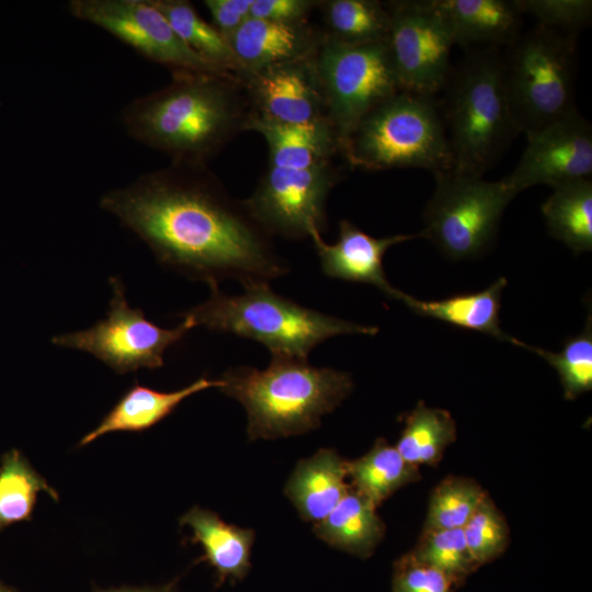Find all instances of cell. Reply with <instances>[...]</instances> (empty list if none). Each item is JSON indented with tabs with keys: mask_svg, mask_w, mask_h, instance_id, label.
I'll return each instance as SVG.
<instances>
[{
	"mask_svg": "<svg viewBox=\"0 0 592 592\" xmlns=\"http://www.w3.org/2000/svg\"><path fill=\"white\" fill-rule=\"evenodd\" d=\"M315 62L340 149L365 115L402 90L386 42L346 44L322 34Z\"/></svg>",
	"mask_w": 592,
	"mask_h": 592,
	"instance_id": "cell-9",
	"label": "cell"
},
{
	"mask_svg": "<svg viewBox=\"0 0 592 592\" xmlns=\"http://www.w3.org/2000/svg\"><path fill=\"white\" fill-rule=\"evenodd\" d=\"M327 26L325 35L346 44L386 42L389 12L375 0H328L320 2Z\"/></svg>",
	"mask_w": 592,
	"mask_h": 592,
	"instance_id": "cell-29",
	"label": "cell"
},
{
	"mask_svg": "<svg viewBox=\"0 0 592 592\" xmlns=\"http://www.w3.org/2000/svg\"><path fill=\"white\" fill-rule=\"evenodd\" d=\"M212 387L220 388V379L202 377L182 389L170 392L158 391L136 382L100 424L81 439L79 446H84L112 432L148 430L168 417L184 399Z\"/></svg>",
	"mask_w": 592,
	"mask_h": 592,
	"instance_id": "cell-21",
	"label": "cell"
},
{
	"mask_svg": "<svg viewBox=\"0 0 592 592\" xmlns=\"http://www.w3.org/2000/svg\"><path fill=\"white\" fill-rule=\"evenodd\" d=\"M220 382L219 389L244 407L250 440L299 435L318 428L354 386L345 372L278 355L264 369L231 367Z\"/></svg>",
	"mask_w": 592,
	"mask_h": 592,
	"instance_id": "cell-3",
	"label": "cell"
},
{
	"mask_svg": "<svg viewBox=\"0 0 592 592\" xmlns=\"http://www.w3.org/2000/svg\"><path fill=\"white\" fill-rule=\"evenodd\" d=\"M420 237L421 234L375 238L345 219L339 223V238L332 244L327 243L319 231L310 236L321 270L327 276L373 285L397 300L401 299L403 293L388 282L383 265L384 255L390 247Z\"/></svg>",
	"mask_w": 592,
	"mask_h": 592,
	"instance_id": "cell-16",
	"label": "cell"
},
{
	"mask_svg": "<svg viewBox=\"0 0 592 592\" xmlns=\"http://www.w3.org/2000/svg\"><path fill=\"white\" fill-rule=\"evenodd\" d=\"M376 506L353 488L314 526L315 534L332 547L368 557L385 533Z\"/></svg>",
	"mask_w": 592,
	"mask_h": 592,
	"instance_id": "cell-24",
	"label": "cell"
},
{
	"mask_svg": "<svg viewBox=\"0 0 592 592\" xmlns=\"http://www.w3.org/2000/svg\"><path fill=\"white\" fill-rule=\"evenodd\" d=\"M110 283L113 297L107 317L89 329L56 335L52 342L86 351L118 374L162 367L166 350L191 329L183 321L173 329L158 327L141 309L129 307L119 278L111 277Z\"/></svg>",
	"mask_w": 592,
	"mask_h": 592,
	"instance_id": "cell-10",
	"label": "cell"
},
{
	"mask_svg": "<svg viewBox=\"0 0 592 592\" xmlns=\"http://www.w3.org/2000/svg\"><path fill=\"white\" fill-rule=\"evenodd\" d=\"M454 45L463 48L511 45L521 34L522 14L513 0H436Z\"/></svg>",
	"mask_w": 592,
	"mask_h": 592,
	"instance_id": "cell-19",
	"label": "cell"
},
{
	"mask_svg": "<svg viewBox=\"0 0 592 592\" xmlns=\"http://www.w3.org/2000/svg\"><path fill=\"white\" fill-rule=\"evenodd\" d=\"M340 173L332 162L308 169L269 166L252 195L242 201L269 235L301 239L326 227V202Z\"/></svg>",
	"mask_w": 592,
	"mask_h": 592,
	"instance_id": "cell-12",
	"label": "cell"
},
{
	"mask_svg": "<svg viewBox=\"0 0 592 592\" xmlns=\"http://www.w3.org/2000/svg\"><path fill=\"white\" fill-rule=\"evenodd\" d=\"M178 37L213 67L239 79L240 66L225 37L185 0H152Z\"/></svg>",
	"mask_w": 592,
	"mask_h": 592,
	"instance_id": "cell-27",
	"label": "cell"
},
{
	"mask_svg": "<svg viewBox=\"0 0 592 592\" xmlns=\"http://www.w3.org/2000/svg\"><path fill=\"white\" fill-rule=\"evenodd\" d=\"M456 588L445 573L418 560L411 551L394 563L392 592H455Z\"/></svg>",
	"mask_w": 592,
	"mask_h": 592,
	"instance_id": "cell-36",
	"label": "cell"
},
{
	"mask_svg": "<svg viewBox=\"0 0 592 592\" xmlns=\"http://www.w3.org/2000/svg\"><path fill=\"white\" fill-rule=\"evenodd\" d=\"M506 283L505 277H499L483 291L458 294L440 300H420L403 293L400 301L420 316L482 332L524 348L525 343L504 332L500 326L501 296Z\"/></svg>",
	"mask_w": 592,
	"mask_h": 592,
	"instance_id": "cell-22",
	"label": "cell"
},
{
	"mask_svg": "<svg viewBox=\"0 0 592 592\" xmlns=\"http://www.w3.org/2000/svg\"><path fill=\"white\" fill-rule=\"evenodd\" d=\"M318 3L314 0H253L250 16L282 23L307 22Z\"/></svg>",
	"mask_w": 592,
	"mask_h": 592,
	"instance_id": "cell-37",
	"label": "cell"
},
{
	"mask_svg": "<svg viewBox=\"0 0 592 592\" xmlns=\"http://www.w3.org/2000/svg\"><path fill=\"white\" fill-rule=\"evenodd\" d=\"M486 496L471 479H444L431 494L424 530L463 528Z\"/></svg>",
	"mask_w": 592,
	"mask_h": 592,
	"instance_id": "cell-32",
	"label": "cell"
},
{
	"mask_svg": "<svg viewBox=\"0 0 592 592\" xmlns=\"http://www.w3.org/2000/svg\"><path fill=\"white\" fill-rule=\"evenodd\" d=\"M521 14L534 18L538 26L577 34L592 18L591 0H513Z\"/></svg>",
	"mask_w": 592,
	"mask_h": 592,
	"instance_id": "cell-35",
	"label": "cell"
},
{
	"mask_svg": "<svg viewBox=\"0 0 592 592\" xmlns=\"http://www.w3.org/2000/svg\"><path fill=\"white\" fill-rule=\"evenodd\" d=\"M100 206L138 235L160 263L208 285L225 278L269 283L289 271L270 236L207 164L172 161L109 191Z\"/></svg>",
	"mask_w": 592,
	"mask_h": 592,
	"instance_id": "cell-1",
	"label": "cell"
},
{
	"mask_svg": "<svg viewBox=\"0 0 592 592\" xmlns=\"http://www.w3.org/2000/svg\"><path fill=\"white\" fill-rule=\"evenodd\" d=\"M348 469L334 449L321 448L297 463L285 494L300 516L315 524L323 520L350 490Z\"/></svg>",
	"mask_w": 592,
	"mask_h": 592,
	"instance_id": "cell-20",
	"label": "cell"
},
{
	"mask_svg": "<svg viewBox=\"0 0 592 592\" xmlns=\"http://www.w3.org/2000/svg\"><path fill=\"white\" fill-rule=\"evenodd\" d=\"M542 205L549 234L574 253L592 250V181L579 179L553 187Z\"/></svg>",
	"mask_w": 592,
	"mask_h": 592,
	"instance_id": "cell-25",
	"label": "cell"
},
{
	"mask_svg": "<svg viewBox=\"0 0 592 592\" xmlns=\"http://www.w3.org/2000/svg\"><path fill=\"white\" fill-rule=\"evenodd\" d=\"M592 174L591 124L576 111L526 134V146L503 182L516 195L538 184L553 187Z\"/></svg>",
	"mask_w": 592,
	"mask_h": 592,
	"instance_id": "cell-14",
	"label": "cell"
},
{
	"mask_svg": "<svg viewBox=\"0 0 592 592\" xmlns=\"http://www.w3.org/2000/svg\"><path fill=\"white\" fill-rule=\"evenodd\" d=\"M576 38L536 25L508 46L502 77L517 133L526 135L578 111Z\"/></svg>",
	"mask_w": 592,
	"mask_h": 592,
	"instance_id": "cell-7",
	"label": "cell"
},
{
	"mask_svg": "<svg viewBox=\"0 0 592 592\" xmlns=\"http://www.w3.org/2000/svg\"><path fill=\"white\" fill-rule=\"evenodd\" d=\"M387 46L403 91L435 95L451 73L454 39L436 0L390 1Z\"/></svg>",
	"mask_w": 592,
	"mask_h": 592,
	"instance_id": "cell-11",
	"label": "cell"
},
{
	"mask_svg": "<svg viewBox=\"0 0 592 592\" xmlns=\"http://www.w3.org/2000/svg\"><path fill=\"white\" fill-rule=\"evenodd\" d=\"M193 531L192 542L200 543L204 557L216 570L219 581L242 579L250 569L254 532L227 524L217 514L193 508L181 519Z\"/></svg>",
	"mask_w": 592,
	"mask_h": 592,
	"instance_id": "cell-23",
	"label": "cell"
},
{
	"mask_svg": "<svg viewBox=\"0 0 592 592\" xmlns=\"http://www.w3.org/2000/svg\"><path fill=\"white\" fill-rule=\"evenodd\" d=\"M250 113L237 77L175 69L166 87L128 103L122 123L130 137L173 162L207 164L246 130Z\"/></svg>",
	"mask_w": 592,
	"mask_h": 592,
	"instance_id": "cell-2",
	"label": "cell"
},
{
	"mask_svg": "<svg viewBox=\"0 0 592 592\" xmlns=\"http://www.w3.org/2000/svg\"><path fill=\"white\" fill-rule=\"evenodd\" d=\"M441 104L453 169L482 175L517 135L497 49L470 53L444 86Z\"/></svg>",
	"mask_w": 592,
	"mask_h": 592,
	"instance_id": "cell-5",
	"label": "cell"
},
{
	"mask_svg": "<svg viewBox=\"0 0 592 592\" xmlns=\"http://www.w3.org/2000/svg\"><path fill=\"white\" fill-rule=\"evenodd\" d=\"M246 130H254L263 136L271 167L308 169L332 162L334 155L341 153L339 136L328 118L292 124L251 112Z\"/></svg>",
	"mask_w": 592,
	"mask_h": 592,
	"instance_id": "cell-18",
	"label": "cell"
},
{
	"mask_svg": "<svg viewBox=\"0 0 592 592\" xmlns=\"http://www.w3.org/2000/svg\"><path fill=\"white\" fill-rule=\"evenodd\" d=\"M341 153L352 167L371 171L453 169L441 104L434 95L403 90L362 118L341 143Z\"/></svg>",
	"mask_w": 592,
	"mask_h": 592,
	"instance_id": "cell-6",
	"label": "cell"
},
{
	"mask_svg": "<svg viewBox=\"0 0 592 592\" xmlns=\"http://www.w3.org/2000/svg\"><path fill=\"white\" fill-rule=\"evenodd\" d=\"M240 66V77L315 55L321 35L307 22L282 23L248 18L226 38Z\"/></svg>",
	"mask_w": 592,
	"mask_h": 592,
	"instance_id": "cell-17",
	"label": "cell"
},
{
	"mask_svg": "<svg viewBox=\"0 0 592 592\" xmlns=\"http://www.w3.org/2000/svg\"><path fill=\"white\" fill-rule=\"evenodd\" d=\"M463 531L469 551L479 567L497 559L509 545L508 524L488 496L480 502Z\"/></svg>",
	"mask_w": 592,
	"mask_h": 592,
	"instance_id": "cell-34",
	"label": "cell"
},
{
	"mask_svg": "<svg viewBox=\"0 0 592 592\" xmlns=\"http://www.w3.org/2000/svg\"><path fill=\"white\" fill-rule=\"evenodd\" d=\"M240 81L255 115L292 124L327 118L315 55L263 68Z\"/></svg>",
	"mask_w": 592,
	"mask_h": 592,
	"instance_id": "cell-15",
	"label": "cell"
},
{
	"mask_svg": "<svg viewBox=\"0 0 592 592\" xmlns=\"http://www.w3.org/2000/svg\"><path fill=\"white\" fill-rule=\"evenodd\" d=\"M0 592H16L14 589L5 585L1 580H0Z\"/></svg>",
	"mask_w": 592,
	"mask_h": 592,
	"instance_id": "cell-40",
	"label": "cell"
},
{
	"mask_svg": "<svg viewBox=\"0 0 592 592\" xmlns=\"http://www.w3.org/2000/svg\"><path fill=\"white\" fill-rule=\"evenodd\" d=\"M174 589H175L174 583L170 582L161 587H144V588L124 587V588H118V589L99 590L96 592H174Z\"/></svg>",
	"mask_w": 592,
	"mask_h": 592,
	"instance_id": "cell-39",
	"label": "cell"
},
{
	"mask_svg": "<svg viewBox=\"0 0 592 592\" xmlns=\"http://www.w3.org/2000/svg\"><path fill=\"white\" fill-rule=\"evenodd\" d=\"M411 554L445 573L457 587L479 568L469 551L463 528L423 530Z\"/></svg>",
	"mask_w": 592,
	"mask_h": 592,
	"instance_id": "cell-33",
	"label": "cell"
},
{
	"mask_svg": "<svg viewBox=\"0 0 592 592\" xmlns=\"http://www.w3.org/2000/svg\"><path fill=\"white\" fill-rule=\"evenodd\" d=\"M435 190L423 213L422 238L451 260L474 258L488 249L501 216L515 194L503 180L451 169L434 174Z\"/></svg>",
	"mask_w": 592,
	"mask_h": 592,
	"instance_id": "cell-8",
	"label": "cell"
},
{
	"mask_svg": "<svg viewBox=\"0 0 592 592\" xmlns=\"http://www.w3.org/2000/svg\"><path fill=\"white\" fill-rule=\"evenodd\" d=\"M253 0H205L213 25L226 38L235 32L248 18Z\"/></svg>",
	"mask_w": 592,
	"mask_h": 592,
	"instance_id": "cell-38",
	"label": "cell"
},
{
	"mask_svg": "<svg viewBox=\"0 0 592 592\" xmlns=\"http://www.w3.org/2000/svg\"><path fill=\"white\" fill-rule=\"evenodd\" d=\"M455 440L456 423L451 413L419 401L405 419V428L396 448L414 466L435 465Z\"/></svg>",
	"mask_w": 592,
	"mask_h": 592,
	"instance_id": "cell-28",
	"label": "cell"
},
{
	"mask_svg": "<svg viewBox=\"0 0 592 592\" xmlns=\"http://www.w3.org/2000/svg\"><path fill=\"white\" fill-rule=\"evenodd\" d=\"M201 305L182 314L190 329L232 333L265 345L272 356L307 360L321 342L340 334L374 335L378 328L343 320L307 308L272 291L269 283L243 285L244 292L229 296L218 285Z\"/></svg>",
	"mask_w": 592,
	"mask_h": 592,
	"instance_id": "cell-4",
	"label": "cell"
},
{
	"mask_svg": "<svg viewBox=\"0 0 592 592\" xmlns=\"http://www.w3.org/2000/svg\"><path fill=\"white\" fill-rule=\"evenodd\" d=\"M352 487L376 508L403 486L421 478L419 467L408 463L396 446L378 439L362 457L346 462Z\"/></svg>",
	"mask_w": 592,
	"mask_h": 592,
	"instance_id": "cell-26",
	"label": "cell"
},
{
	"mask_svg": "<svg viewBox=\"0 0 592 592\" xmlns=\"http://www.w3.org/2000/svg\"><path fill=\"white\" fill-rule=\"evenodd\" d=\"M546 360L558 373L566 399L573 400L592 389V318L583 330L565 341L559 352L524 345Z\"/></svg>",
	"mask_w": 592,
	"mask_h": 592,
	"instance_id": "cell-31",
	"label": "cell"
},
{
	"mask_svg": "<svg viewBox=\"0 0 592 592\" xmlns=\"http://www.w3.org/2000/svg\"><path fill=\"white\" fill-rule=\"evenodd\" d=\"M45 491L57 500V492L31 466L18 449H10L1 458L0 465V531L4 527L29 521L37 493Z\"/></svg>",
	"mask_w": 592,
	"mask_h": 592,
	"instance_id": "cell-30",
	"label": "cell"
},
{
	"mask_svg": "<svg viewBox=\"0 0 592 592\" xmlns=\"http://www.w3.org/2000/svg\"><path fill=\"white\" fill-rule=\"evenodd\" d=\"M68 11L76 19L103 29L145 58L172 70L230 75L193 53L152 0H71Z\"/></svg>",
	"mask_w": 592,
	"mask_h": 592,
	"instance_id": "cell-13",
	"label": "cell"
}]
</instances>
